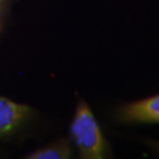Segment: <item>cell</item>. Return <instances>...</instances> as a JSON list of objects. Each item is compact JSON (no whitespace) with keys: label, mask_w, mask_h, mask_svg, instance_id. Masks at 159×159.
<instances>
[{"label":"cell","mask_w":159,"mask_h":159,"mask_svg":"<svg viewBox=\"0 0 159 159\" xmlns=\"http://www.w3.org/2000/svg\"><path fill=\"white\" fill-rule=\"evenodd\" d=\"M71 136L84 159H102L106 153V142L94 116L85 102L77 106L71 123Z\"/></svg>","instance_id":"cell-1"},{"label":"cell","mask_w":159,"mask_h":159,"mask_svg":"<svg viewBox=\"0 0 159 159\" xmlns=\"http://www.w3.org/2000/svg\"><path fill=\"white\" fill-rule=\"evenodd\" d=\"M120 118L127 123H159V94L127 104Z\"/></svg>","instance_id":"cell-2"},{"label":"cell","mask_w":159,"mask_h":159,"mask_svg":"<svg viewBox=\"0 0 159 159\" xmlns=\"http://www.w3.org/2000/svg\"><path fill=\"white\" fill-rule=\"evenodd\" d=\"M30 111L31 108L27 105L0 97V137L16 130L27 118Z\"/></svg>","instance_id":"cell-3"},{"label":"cell","mask_w":159,"mask_h":159,"mask_svg":"<svg viewBox=\"0 0 159 159\" xmlns=\"http://www.w3.org/2000/svg\"><path fill=\"white\" fill-rule=\"evenodd\" d=\"M72 150L66 140H59L40 148L27 156L29 159H67L71 157Z\"/></svg>","instance_id":"cell-4"},{"label":"cell","mask_w":159,"mask_h":159,"mask_svg":"<svg viewBox=\"0 0 159 159\" xmlns=\"http://www.w3.org/2000/svg\"><path fill=\"white\" fill-rule=\"evenodd\" d=\"M5 4H6V0H0V18H1V16H2V13H4Z\"/></svg>","instance_id":"cell-5"},{"label":"cell","mask_w":159,"mask_h":159,"mask_svg":"<svg viewBox=\"0 0 159 159\" xmlns=\"http://www.w3.org/2000/svg\"><path fill=\"white\" fill-rule=\"evenodd\" d=\"M157 148H158V150H159V144H157Z\"/></svg>","instance_id":"cell-6"}]
</instances>
